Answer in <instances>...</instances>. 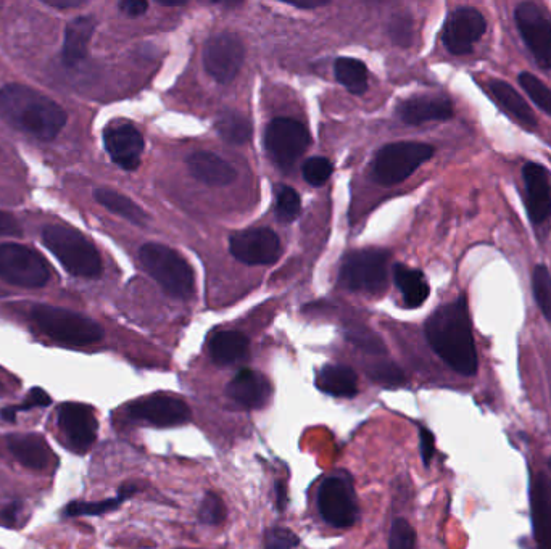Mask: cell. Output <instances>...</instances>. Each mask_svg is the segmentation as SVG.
<instances>
[{"instance_id":"obj_5","label":"cell","mask_w":551,"mask_h":549,"mask_svg":"<svg viewBox=\"0 0 551 549\" xmlns=\"http://www.w3.org/2000/svg\"><path fill=\"white\" fill-rule=\"evenodd\" d=\"M145 271L154 277L165 294L189 298L194 292V271L173 248L162 244H145L139 252Z\"/></svg>"},{"instance_id":"obj_31","label":"cell","mask_w":551,"mask_h":549,"mask_svg":"<svg viewBox=\"0 0 551 549\" xmlns=\"http://www.w3.org/2000/svg\"><path fill=\"white\" fill-rule=\"evenodd\" d=\"M136 492V485H125L115 498L104 501H73V503L68 504L67 511L65 512H67V516L71 517L102 516V514H107V512L120 508L121 504L125 503Z\"/></svg>"},{"instance_id":"obj_48","label":"cell","mask_w":551,"mask_h":549,"mask_svg":"<svg viewBox=\"0 0 551 549\" xmlns=\"http://www.w3.org/2000/svg\"><path fill=\"white\" fill-rule=\"evenodd\" d=\"M286 4L292 5L295 9L313 10L329 4V0H287Z\"/></svg>"},{"instance_id":"obj_47","label":"cell","mask_w":551,"mask_h":549,"mask_svg":"<svg viewBox=\"0 0 551 549\" xmlns=\"http://www.w3.org/2000/svg\"><path fill=\"white\" fill-rule=\"evenodd\" d=\"M42 4L52 7V9L68 10L83 7L86 2H83V0H42Z\"/></svg>"},{"instance_id":"obj_20","label":"cell","mask_w":551,"mask_h":549,"mask_svg":"<svg viewBox=\"0 0 551 549\" xmlns=\"http://www.w3.org/2000/svg\"><path fill=\"white\" fill-rule=\"evenodd\" d=\"M452 100L444 95H416L403 100L397 107V115L403 123L418 126L429 121L450 120L453 116Z\"/></svg>"},{"instance_id":"obj_15","label":"cell","mask_w":551,"mask_h":549,"mask_svg":"<svg viewBox=\"0 0 551 549\" xmlns=\"http://www.w3.org/2000/svg\"><path fill=\"white\" fill-rule=\"evenodd\" d=\"M58 426L65 435V442L71 451L78 455H84L91 450L92 445L96 443L97 422L94 409L83 403H63L58 408Z\"/></svg>"},{"instance_id":"obj_28","label":"cell","mask_w":551,"mask_h":549,"mask_svg":"<svg viewBox=\"0 0 551 549\" xmlns=\"http://www.w3.org/2000/svg\"><path fill=\"white\" fill-rule=\"evenodd\" d=\"M249 337L239 331H224L216 334L210 342L212 360L220 366L237 363L249 353Z\"/></svg>"},{"instance_id":"obj_11","label":"cell","mask_w":551,"mask_h":549,"mask_svg":"<svg viewBox=\"0 0 551 549\" xmlns=\"http://www.w3.org/2000/svg\"><path fill=\"white\" fill-rule=\"evenodd\" d=\"M514 21L522 41L531 50L535 62L543 70L551 68V21L532 2H522L514 9Z\"/></svg>"},{"instance_id":"obj_46","label":"cell","mask_w":551,"mask_h":549,"mask_svg":"<svg viewBox=\"0 0 551 549\" xmlns=\"http://www.w3.org/2000/svg\"><path fill=\"white\" fill-rule=\"evenodd\" d=\"M118 9L131 18L141 17L149 9V4L144 0H123L118 4Z\"/></svg>"},{"instance_id":"obj_43","label":"cell","mask_w":551,"mask_h":549,"mask_svg":"<svg viewBox=\"0 0 551 549\" xmlns=\"http://www.w3.org/2000/svg\"><path fill=\"white\" fill-rule=\"evenodd\" d=\"M52 403V398L47 395L42 389H33L28 393L26 400L18 406H12V408L2 409V419L4 421H15V413L17 411H28V409L36 408V406H49Z\"/></svg>"},{"instance_id":"obj_30","label":"cell","mask_w":551,"mask_h":549,"mask_svg":"<svg viewBox=\"0 0 551 549\" xmlns=\"http://www.w3.org/2000/svg\"><path fill=\"white\" fill-rule=\"evenodd\" d=\"M215 128L223 141L232 145H244L252 137V124L242 113L234 110H223L218 113Z\"/></svg>"},{"instance_id":"obj_27","label":"cell","mask_w":551,"mask_h":549,"mask_svg":"<svg viewBox=\"0 0 551 549\" xmlns=\"http://www.w3.org/2000/svg\"><path fill=\"white\" fill-rule=\"evenodd\" d=\"M489 91L493 95V99L497 100L498 104L502 105L506 112L514 116L519 123L524 124L527 128L537 126V118H535L532 108L511 84L500 81V79H492L489 83Z\"/></svg>"},{"instance_id":"obj_9","label":"cell","mask_w":551,"mask_h":549,"mask_svg":"<svg viewBox=\"0 0 551 549\" xmlns=\"http://www.w3.org/2000/svg\"><path fill=\"white\" fill-rule=\"evenodd\" d=\"M0 279L7 284L39 289L49 282L46 261L33 248L21 244L0 245Z\"/></svg>"},{"instance_id":"obj_7","label":"cell","mask_w":551,"mask_h":549,"mask_svg":"<svg viewBox=\"0 0 551 549\" xmlns=\"http://www.w3.org/2000/svg\"><path fill=\"white\" fill-rule=\"evenodd\" d=\"M318 509L326 524L334 529H350L360 516L352 479L345 472H336L321 482Z\"/></svg>"},{"instance_id":"obj_19","label":"cell","mask_w":551,"mask_h":549,"mask_svg":"<svg viewBox=\"0 0 551 549\" xmlns=\"http://www.w3.org/2000/svg\"><path fill=\"white\" fill-rule=\"evenodd\" d=\"M273 395L270 380L261 372L242 369L226 387V397L245 409L265 408Z\"/></svg>"},{"instance_id":"obj_6","label":"cell","mask_w":551,"mask_h":549,"mask_svg":"<svg viewBox=\"0 0 551 549\" xmlns=\"http://www.w3.org/2000/svg\"><path fill=\"white\" fill-rule=\"evenodd\" d=\"M434 147L423 142H395L377 152L373 161V176L379 184L394 186L431 160Z\"/></svg>"},{"instance_id":"obj_16","label":"cell","mask_w":551,"mask_h":549,"mask_svg":"<svg viewBox=\"0 0 551 549\" xmlns=\"http://www.w3.org/2000/svg\"><path fill=\"white\" fill-rule=\"evenodd\" d=\"M128 414L133 421L147 422L155 427L184 426L191 421V408L170 395H152L149 398L131 403Z\"/></svg>"},{"instance_id":"obj_8","label":"cell","mask_w":551,"mask_h":549,"mask_svg":"<svg viewBox=\"0 0 551 549\" xmlns=\"http://www.w3.org/2000/svg\"><path fill=\"white\" fill-rule=\"evenodd\" d=\"M387 261L389 253L379 248L348 253L340 266V284L353 292L377 294L386 285Z\"/></svg>"},{"instance_id":"obj_14","label":"cell","mask_w":551,"mask_h":549,"mask_svg":"<svg viewBox=\"0 0 551 549\" xmlns=\"http://www.w3.org/2000/svg\"><path fill=\"white\" fill-rule=\"evenodd\" d=\"M229 250L236 260L249 266L273 265L281 256V240L270 228L237 232L229 240Z\"/></svg>"},{"instance_id":"obj_38","label":"cell","mask_w":551,"mask_h":549,"mask_svg":"<svg viewBox=\"0 0 551 549\" xmlns=\"http://www.w3.org/2000/svg\"><path fill=\"white\" fill-rule=\"evenodd\" d=\"M332 166L331 161L324 157L308 158L302 166L303 178L310 186L321 187L331 179Z\"/></svg>"},{"instance_id":"obj_39","label":"cell","mask_w":551,"mask_h":549,"mask_svg":"<svg viewBox=\"0 0 551 549\" xmlns=\"http://www.w3.org/2000/svg\"><path fill=\"white\" fill-rule=\"evenodd\" d=\"M202 524L220 525L226 519V504L216 493H207L199 509Z\"/></svg>"},{"instance_id":"obj_41","label":"cell","mask_w":551,"mask_h":549,"mask_svg":"<svg viewBox=\"0 0 551 549\" xmlns=\"http://www.w3.org/2000/svg\"><path fill=\"white\" fill-rule=\"evenodd\" d=\"M300 538L286 527H271L263 537V549H294Z\"/></svg>"},{"instance_id":"obj_34","label":"cell","mask_w":551,"mask_h":549,"mask_svg":"<svg viewBox=\"0 0 551 549\" xmlns=\"http://www.w3.org/2000/svg\"><path fill=\"white\" fill-rule=\"evenodd\" d=\"M345 337L348 342L353 343L360 350L366 351L369 355H384L386 353V345L382 342L381 337L374 334L373 331H369L368 327L353 324L345 329Z\"/></svg>"},{"instance_id":"obj_33","label":"cell","mask_w":551,"mask_h":549,"mask_svg":"<svg viewBox=\"0 0 551 549\" xmlns=\"http://www.w3.org/2000/svg\"><path fill=\"white\" fill-rule=\"evenodd\" d=\"M532 290L540 311L551 324V274L547 266H535L532 274Z\"/></svg>"},{"instance_id":"obj_50","label":"cell","mask_w":551,"mask_h":549,"mask_svg":"<svg viewBox=\"0 0 551 549\" xmlns=\"http://www.w3.org/2000/svg\"><path fill=\"white\" fill-rule=\"evenodd\" d=\"M158 4L163 5V7H184L186 2H174V0H171V2H165V0H158Z\"/></svg>"},{"instance_id":"obj_45","label":"cell","mask_w":551,"mask_h":549,"mask_svg":"<svg viewBox=\"0 0 551 549\" xmlns=\"http://www.w3.org/2000/svg\"><path fill=\"white\" fill-rule=\"evenodd\" d=\"M21 226L15 216L5 211H0V237L20 236Z\"/></svg>"},{"instance_id":"obj_21","label":"cell","mask_w":551,"mask_h":549,"mask_svg":"<svg viewBox=\"0 0 551 549\" xmlns=\"http://www.w3.org/2000/svg\"><path fill=\"white\" fill-rule=\"evenodd\" d=\"M531 508L537 548L551 549V479L547 474L532 479Z\"/></svg>"},{"instance_id":"obj_25","label":"cell","mask_w":551,"mask_h":549,"mask_svg":"<svg viewBox=\"0 0 551 549\" xmlns=\"http://www.w3.org/2000/svg\"><path fill=\"white\" fill-rule=\"evenodd\" d=\"M318 389L332 397L353 398L358 393V377L352 368L326 364L316 377Z\"/></svg>"},{"instance_id":"obj_36","label":"cell","mask_w":551,"mask_h":549,"mask_svg":"<svg viewBox=\"0 0 551 549\" xmlns=\"http://www.w3.org/2000/svg\"><path fill=\"white\" fill-rule=\"evenodd\" d=\"M276 215L282 223H292L300 215V197L292 187L279 184L276 186Z\"/></svg>"},{"instance_id":"obj_13","label":"cell","mask_w":551,"mask_h":549,"mask_svg":"<svg viewBox=\"0 0 551 549\" xmlns=\"http://www.w3.org/2000/svg\"><path fill=\"white\" fill-rule=\"evenodd\" d=\"M485 31L487 21L479 10L474 7H458L445 21L442 42L450 54H471Z\"/></svg>"},{"instance_id":"obj_10","label":"cell","mask_w":551,"mask_h":549,"mask_svg":"<svg viewBox=\"0 0 551 549\" xmlns=\"http://www.w3.org/2000/svg\"><path fill=\"white\" fill-rule=\"evenodd\" d=\"M308 129L292 118H276L266 128L265 147L276 165L290 170L310 147Z\"/></svg>"},{"instance_id":"obj_37","label":"cell","mask_w":551,"mask_h":549,"mask_svg":"<svg viewBox=\"0 0 551 549\" xmlns=\"http://www.w3.org/2000/svg\"><path fill=\"white\" fill-rule=\"evenodd\" d=\"M366 372L373 382L382 387L395 389V387L405 384V374L392 361H376V363L369 364Z\"/></svg>"},{"instance_id":"obj_18","label":"cell","mask_w":551,"mask_h":549,"mask_svg":"<svg viewBox=\"0 0 551 549\" xmlns=\"http://www.w3.org/2000/svg\"><path fill=\"white\" fill-rule=\"evenodd\" d=\"M526 187L527 215L534 224L547 223L551 218V178L545 166L529 161L522 168Z\"/></svg>"},{"instance_id":"obj_3","label":"cell","mask_w":551,"mask_h":549,"mask_svg":"<svg viewBox=\"0 0 551 549\" xmlns=\"http://www.w3.org/2000/svg\"><path fill=\"white\" fill-rule=\"evenodd\" d=\"M44 245L57 256L68 273L84 279H96L102 274V258L92 242L65 224H47L41 232Z\"/></svg>"},{"instance_id":"obj_22","label":"cell","mask_w":551,"mask_h":549,"mask_svg":"<svg viewBox=\"0 0 551 549\" xmlns=\"http://www.w3.org/2000/svg\"><path fill=\"white\" fill-rule=\"evenodd\" d=\"M97 21L91 15L71 20L63 34L62 62L65 67H78L89 54V44L96 31Z\"/></svg>"},{"instance_id":"obj_26","label":"cell","mask_w":551,"mask_h":549,"mask_svg":"<svg viewBox=\"0 0 551 549\" xmlns=\"http://www.w3.org/2000/svg\"><path fill=\"white\" fill-rule=\"evenodd\" d=\"M394 279L406 308L415 310L426 303L427 297L431 294V287L419 269L397 265L394 268Z\"/></svg>"},{"instance_id":"obj_51","label":"cell","mask_w":551,"mask_h":549,"mask_svg":"<svg viewBox=\"0 0 551 549\" xmlns=\"http://www.w3.org/2000/svg\"><path fill=\"white\" fill-rule=\"evenodd\" d=\"M550 466H551V461H550Z\"/></svg>"},{"instance_id":"obj_32","label":"cell","mask_w":551,"mask_h":549,"mask_svg":"<svg viewBox=\"0 0 551 549\" xmlns=\"http://www.w3.org/2000/svg\"><path fill=\"white\" fill-rule=\"evenodd\" d=\"M337 81L352 94H363L368 89V70L357 58H339L334 65Z\"/></svg>"},{"instance_id":"obj_29","label":"cell","mask_w":551,"mask_h":549,"mask_svg":"<svg viewBox=\"0 0 551 549\" xmlns=\"http://www.w3.org/2000/svg\"><path fill=\"white\" fill-rule=\"evenodd\" d=\"M94 199L100 203L102 207L112 211L113 215L125 218L129 223L136 226H145L149 223V216L142 210L136 202L126 197V195L116 192V190L108 189V187H99L94 190Z\"/></svg>"},{"instance_id":"obj_42","label":"cell","mask_w":551,"mask_h":549,"mask_svg":"<svg viewBox=\"0 0 551 549\" xmlns=\"http://www.w3.org/2000/svg\"><path fill=\"white\" fill-rule=\"evenodd\" d=\"M390 39L398 46L408 47L413 42V21L408 13L395 15L389 23Z\"/></svg>"},{"instance_id":"obj_23","label":"cell","mask_w":551,"mask_h":549,"mask_svg":"<svg viewBox=\"0 0 551 549\" xmlns=\"http://www.w3.org/2000/svg\"><path fill=\"white\" fill-rule=\"evenodd\" d=\"M187 168L197 181L212 187L229 186L236 181L237 173L231 163L212 152L191 153L186 160Z\"/></svg>"},{"instance_id":"obj_17","label":"cell","mask_w":551,"mask_h":549,"mask_svg":"<svg viewBox=\"0 0 551 549\" xmlns=\"http://www.w3.org/2000/svg\"><path fill=\"white\" fill-rule=\"evenodd\" d=\"M108 155L121 170L134 171L141 165L144 137L133 124L118 123L108 126L104 133Z\"/></svg>"},{"instance_id":"obj_40","label":"cell","mask_w":551,"mask_h":549,"mask_svg":"<svg viewBox=\"0 0 551 549\" xmlns=\"http://www.w3.org/2000/svg\"><path fill=\"white\" fill-rule=\"evenodd\" d=\"M389 549H416V532L406 519H395L390 527Z\"/></svg>"},{"instance_id":"obj_44","label":"cell","mask_w":551,"mask_h":549,"mask_svg":"<svg viewBox=\"0 0 551 549\" xmlns=\"http://www.w3.org/2000/svg\"><path fill=\"white\" fill-rule=\"evenodd\" d=\"M419 445H421V458H423L424 466L431 464L435 453V440L431 430L426 427L419 429Z\"/></svg>"},{"instance_id":"obj_49","label":"cell","mask_w":551,"mask_h":549,"mask_svg":"<svg viewBox=\"0 0 551 549\" xmlns=\"http://www.w3.org/2000/svg\"><path fill=\"white\" fill-rule=\"evenodd\" d=\"M274 490H276V506H278V511L282 512L286 509L287 501H289V498H287L286 483L279 480V482H276V485H274Z\"/></svg>"},{"instance_id":"obj_12","label":"cell","mask_w":551,"mask_h":549,"mask_svg":"<svg viewBox=\"0 0 551 549\" xmlns=\"http://www.w3.org/2000/svg\"><path fill=\"white\" fill-rule=\"evenodd\" d=\"M245 49L237 34L220 33L208 39L203 49V63L208 75L220 84L236 79L244 63Z\"/></svg>"},{"instance_id":"obj_24","label":"cell","mask_w":551,"mask_h":549,"mask_svg":"<svg viewBox=\"0 0 551 549\" xmlns=\"http://www.w3.org/2000/svg\"><path fill=\"white\" fill-rule=\"evenodd\" d=\"M7 446L21 466L33 471H44L49 467L52 451L41 435L12 434L7 437Z\"/></svg>"},{"instance_id":"obj_1","label":"cell","mask_w":551,"mask_h":549,"mask_svg":"<svg viewBox=\"0 0 551 549\" xmlns=\"http://www.w3.org/2000/svg\"><path fill=\"white\" fill-rule=\"evenodd\" d=\"M426 339L440 360L461 376L473 377L479 369L473 327L463 297L440 306L427 319Z\"/></svg>"},{"instance_id":"obj_2","label":"cell","mask_w":551,"mask_h":549,"mask_svg":"<svg viewBox=\"0 0 551 549\" xmlns=\"http://www.w3.org/2000/svg\"><path fill=\"white\" fill-rule=\"evenodd\" d=\"M0 118L42 142L54 141L68 121L67 112L55 100L18 83L0 87Z\"/></svg>"},{"instance_id":"obj_4","label":"cell","mask_w":551,"mask_h":549,"mask_svg":"<svg viewBox=\"0 0 551 549\" xmlns=\"http://www.w3.org/2000/svg\"><path fill=\"white\" fill-rule=\"evenodd\" d=\"M31 321L49 339L68 347H87L104 339V329L99 322L58 306H34Z\"/></svg>"},{"instance_id":"obj_35","label":"cell","mask_w":551,"mask_h":549,"mask_svg":"<svg viewBox=\"0 0 551 549\" xmlns=\"http://www.w3.org/2000/svg\"><path fill=\"white\" fill-rule=\"evenodd\" d=\"M519 84L526 94L531 97L537 107L542 108L543 112L551 116V89L547 84L540 81L537 76L529 71H522L519 75Z\"/></svg>"}]
</instances>
